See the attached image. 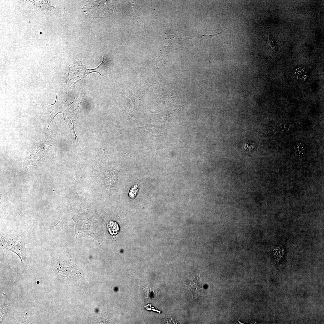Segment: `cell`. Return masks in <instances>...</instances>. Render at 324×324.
Here are the masks:
<instances>
[{
    "label": "cell",
    "instance_id": "1",
    "mask_svg": "<svg viewBox=\"0 0 324 324\" xmlns=\"http://www.w3.org/2000/svg\"><path fill=\"white\" fill-rule=\"evenodd\" d=\"M293 73L296 78L302 82L306 81L309 77L308 70L302 65L296 66L294 69Z\"/></svg>",
    "mask_w": 324,
    "mask_h": 324
},
{
    "label": "cell",
    "instance_id": "2",
    "mask_svg": "<svg viewBox=\"0 0 324 324\" xmlns=\"http://www.w3.org/2000/svg\"><path fill=\"white\" fill-rule=\"evenodd\" d=\"M272 251V259L277 264L282 258L284 254V249L281 245L277 246Z\"/></svg>",
    "mask_w": 324,
    "mask_h": 324
},
{
    "label": "cell",
    "instance_id": "3",
    "mask_svg": "<svg viewBox=\"0 0 324 324\" xmlns=\"http://www.w3.org/2000/svg\"><path fill=\"white\" fill-rule=\"evenodd\" d=\"M190 288L193 293H200L202 289V284L199 277L195 278L190 281Z\"/></svg>",
    "mask_w": 324,
    "mask_h": 324
},
{
    "label": "cell",
    "instance_id": "4",
    "mask_svg": "<svg viewBox=\"0 0 324 324\" xmlns=\"http://www.w3.org/2000/svg\"><path fill=\"white\" fill-rule=\"evenodd\" d=\"M107 227L109 232L111 235H116L118 232V225L115 221H110L107 225Z\"/></svg>",
    "mask_w": 324,
    "mask_h": 324
},
{
    "label": "cell",
    "instance_id": "5",
    "mask_svg": "<svg viewBox=\"0 0 324 324\" xmlns=\"http://www.w3.org/2000/svg\"><path fill=\"white\" fill-rule=\"evenodd\" d=\"M270 34L269 35V39L268 40L269 41L270 46H271L272 48L273 49L272 51L275 52L278 49V46L276 44L275 40H274L272 36V35L270 32Z\"/></svg>",
    "mask_w": 324,
    "mask_h": 324
},
{
    "label": "cell",
    "instance_id": "6",
    "mask_svg": "<svg viewBox=\"0 0 324 324\" xmlns=\"http://www.w3.org/2000/svg\"><path fill=\"white\" fill-rule=\"evenodd\" d=\"M56 93H57V95H56V96H57V92H56ZM56 99H57V97H56V100L55 102V103H54L53 104H51V105H53L54 104H55V103H56Z\"/></svg>",
    "mask_w": 324,
    "mask_h": 324
}]
</instances>
